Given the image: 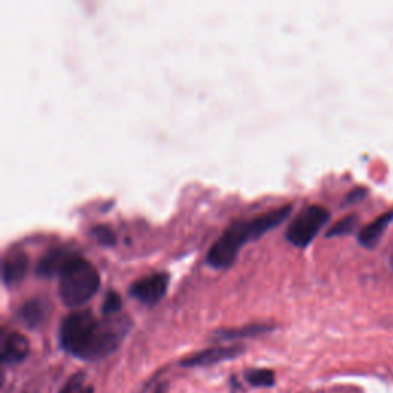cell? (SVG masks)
<instances>
[{"instance_id": "obj_15", "label": "cell", "mask_w": 393, "mask_h": 393, "mask_svg": "<svg viewBox=\"0 0 393 393\" xmlns=\"http://www.w3.org/2000/svg\"><path fill=\"white\" fill-rule=\"evenodd\" d=\"M357 221H358V218L355 215H347V217L341 218L337 225H333L329 229L327 237H340V235L350 234L357 227Z\"/></svg>"}, {"instance_id": "obj_8", "label": "cell", "mask_w": 393, "mask_h": 393, "mask_svg": "<svg viewBox=\"0 0 393 393\" xmlns=\"http://www.w3.org/2000/svg\"><path fill=\"white\" fill-rule=\"evenodd\" d=\"M29 260L28 255L22 251L10 252L4 258L2 263V280L6 286L20 283L28 272Z\"/></svg>"}, {"instance_id": "obj_10", "label": "cell", "mask_w": 393, "mask_h": 393, "mask_svg": "<svg viewBox=\"0 0 393 393\" xmlns=\"http://www.w3.org/2000/svg\"><path fill=\"white\" fill-rule=\"evenodd\" d=\"M392 220H393V211L386 212V214L375 218L371 225H367L366 227L361 229V232L358 235V241L361 243L364 248H375L381 240L384 231H386L387 226L392 223Z\"/></svg>"}, {"instance_id": "obj_19", "label": "cell", "mask_w": 393, "mask_h": 393, "mask_svg": "<svg viewBox=\"0 0 393 393\" xmlns=\"http://www.w3.org/2000/svg\"><path fill=\"white\" fill-rule=\"evenodd\" d=\"M392 265H393V255H392Z\"/></svg>"}, {"instance_id": "obj_16", "label": "cell", "mask_w": 393, "mask_h": 393, "mask_svg": "<svg viewBox=\"0 0 393 393\" xmlns=\"http://www.w3.org/2000/svg\"><path fill=\"white\" fill-rule=\"evenodd\" d=\"M121 310V298L117 292H108L105 297L102 314L103 317H116Z\"/></svg>"}, {"instance_id": "obj_13", "label": "cell", "mask_w": 393, "mask_h": 393, "mask_svg": "<svg viewBox=\"0 0 393 393\" xmlns=\"http://www.w3.org/2000/svg\"><path fill=\"white\" fill-rule=\"evenodd\" d=\"M246 380L253 387H272L275 384V373L269 368H253L246 373Z\"/></svg>"}, {"instance_id": "obj_14", "label": "cell", "mask_w": 393, "mask_h": 393, "mask_svg": "<svg viewBox=\"0 0 393 393\" xmlns=\"http://www.w3.org/2000/svg\"><path fill=\"white\" fill-rule=\"evenodd\" d=\"M59 393H94V387L88 382L84 373L72 375L71 378L65 382V386Z\"/></svg>"}, {"instance_id": "obj_12", "label": "cell", "mask_w": 393, "mask_h": 393, "mask_svg": "<svg viewBox=\"0 0 393 393\" xmlns=\"http://www.w3.org/2000/svg\"><path fill=\"white\" fill-rule=\"evenodd\" d=\"M272 327L267 324H251L241 327V329H229V331H220L217 337L223 340H234V338H246V337H257V335L269 332Z\"/></svg>"}, {"instance_id": "obj_9", "label": "cell", "mask_w": 393, "mask_h": 393, "mask_svg": "<svg viewBox=\"0 0 393 393\" xmlns=\"http://www.w3.org/2000/svg\"><path fill=\"white\" fill-rule=\"evenodd\" d=\"M74 253L76 252H71L67 249H53L46 252L37 265V275L45 278L54 275L59 277L63 267L67 266L68 261L74 257Z\"/></svg>"}, {"instance_id": "obj_4", "label": "cell", "mask_w": 393, "mask_h": 393, "mask_svg": "<svg viewBox=\"0 0 393 393\" xmlns=\"http://www.w3.org/2000/svg\"><path fill=\"white\" fill-rule=\"evenodd\" d=\"M329 218L331 214L326 208L317 206V204L307 206L295 215L288 231H286V239L291 244L297 246V248H306V246L312 243Z\"/></svg>"}, {"instance_id": "obj_1", "label": "cell", "mask_w": 393, "mask_h": 393, "mask_svg": "<svg viewBox=\"0 0 393 393\" xmlns=\"http://www.w3.org/2000/svg\"><path fill=\"white\" fill-rule=\"evenodd\" d=\"M131 329L128 317H103L91 310H79L60 324V346L69 355L85 361H97L114 354Z\"/></svg>"}, {"instance_id": "obj_18", "label": "cell", "mask_w": 393, "mask_h": 393, "mask_svg": "<svg viewBox=\"0 0 393 393\" xmlns=\"http://www.w3.org/2000/svg\"><path fill=\"white\" fill-rule=\"evenodd\" d=\"M154 393H168V382H161L157 389L154 390Z\"/></svg>"}, {"instance_id": "obj_5", "label": "cell", "mask_w": 393, "mask_h": 393, "mask_svg": "<svg viewBox=\"0 0 393 393\" xmlns=\"http://www.w3.org/2000/svg\"><path fill=\"white\" fill-rule=\"evenodd\" d=\"M169 286V275L166 272H155L131 286V297L146 306H154L165 297Z\"/></svg>"}, {"instance_id": "obj_2", "label": "cell", "mask_w": 393, "mask_h": 393, "mask_svg": "<svg viewBox=\"0 0 393 393\" xmlns=\"http://www.w3.org/2000/svg\"><path fill=\"white\" fill-rule=\"evenodd\" d=\"M292 204L265 212L252 220L234 221L208 252V263L214 269H227L234 265L240 249L246 243L260 239L265 232L281 225L291 215Z\"/></svg>"}, {"instance_id": "obj_17", "label": "cell", "mask_w": 393, "mask_h": 393, "mask_svg": "<svg viewBox=\"0 0 393 393\" xmlns=\"http://www.w3.org/2000/svg\"><path fill=\"white\" fill-rule=\"evenodd\" d=\"M91 235L94 239L105 246H114L116 244V234L112 232V229H109L108 226H94L91 229Z\"/></svg>"}, {"instance_id": "obj_6", "label": "cell", "mask_w": 393, "mask_h": 393, "mask_svg": "<svg viewBox=\"0 0 393 393\" xmlns=\"http://www.w3.org/2000/svg\"><path fill=\"white\" fill-rule=\"evenodd\" d=\"M243 352V347L240 346H231V347H212L206 349L199 354H194L191 357L185 358L180 366L183 367H206V366H214L221 361H226V359L237 358Z\"/></svg>"}, {"instance_id": "obj_7", "label": "cell", "mask_w": 393, "mask_h": 393, "mask_svg": "<svg viewBox=\"0 0 393 393\" xmlns=\"http://www.w3.org/2000/svg\"><path fill=\"white\" fill-rule=\"evenodd\" d=\"M29 341L25 335L19 332L8 333L2 344V363L4 364H19L29 355Z\"/></svg>"}, {"instance_id": "obj_3", "label": "cell", "mask_w": 393, "mask_h": 393, "mask_svg": "<svg viewBox=\"0 0 393 393\" xmlns=\"http://www.w3.org/2000/svg\"><path fill=\"white\" fill-rule=\"evenodd\" d=\"M100 286V274L95 266L79 253L68 261L59 275V297L69 307L84 306Z\"/></svg>"}, {"instance_id": "obj_11", "label": "cell", "mask_w": 393, "mask_h": 393, "mask_svg": "<svg viewBox=\"0 0 393 393\" xmlns=\"http://www.w3.org/2000/svg\"><path fill=\"white\" fill-rule=\"evenodd\" d=\"M48 306L42 300H29L19 310V318L23 324H27L31 329L40 326L46 318Z\"/></svg>"}]
</instances>
